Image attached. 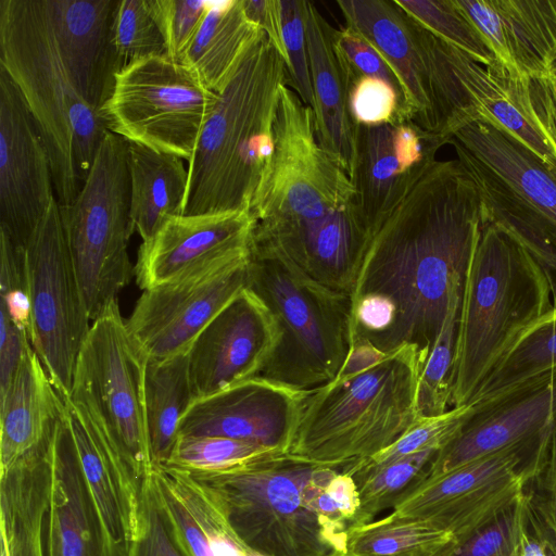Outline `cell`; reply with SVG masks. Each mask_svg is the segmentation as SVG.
Instances as JSON below:
<instances>
[{
  "instance_id": "1",
  "label": "cell",
  "mask_w": 556,
  "mask_h": 556,
  "mask_svg": "<svg viewBox=\"0 0 556 556\" xmlns=\"http://www.w3.org/2000/svg\"><path fill=\"white\" fill-rule=\"evenodd\" d=\"M482 225L477 186L458 159L418 168L366 227L350 294L351 341L383 354L413 344L426 362Z\"/></svg>"
},
{
  "instance_id": "2",
  "label": "cell",
  "mask_w": 556,
  "mask_h": 556,
  "mask_svg": "<svg viewBox=\"0 0 556 556\" xmlns=\"http://www.w3.org/2000/svg\"><path fill=\"white\" fill-rule=\"evenodd\" d=\"M179 470L255 556L348 553L359 508L358 489L350 475L279 453L215 470Z\"/></svg>"
},
{
  "instance_id": "3",
  "label": "cell",
  "mask_w": 556,
  "mask_h": 556,
  "mask_svg": "<svg viewBox=\"0 0 556 556\" xmlns=\"http://www.w3.org/2000/svg\"><path fill=\"white\" fill-rule=\"evenodd\" d=\"M275 150L249 212L251 245L301 264L362 223L350 176L321 148L315 116L294 89H280Z\"/></svg>"
},
{
  "instance_id": "4",
  "label": "cell",
  "mask_w": 556,
  "mask_h": 556,
  "mask_svg": "<svg viewBox=\"0 0 556 556\" xmlns=\"http://www.w3.org/2000/svg\"><path fill=\"white\" fill-rule=\"evenodd\" d=\"M424 363L413 344L383 354L352 341L337 376L309 391L285 456L346 473L391 446L420 419Z\"/></svg>"
},
{
  "instance_id": "5",
  "label": "cell",
  "mask_w": 556,
  "mask_h": 556,
  "mask_svg": "<svg viewBox=\"0 0 556 556\" xmlns=\"http://www.w3.org/2000/svg\"><path fill=\"white\" fill-rule=\"evenodd\" d=\"M286 84L287 64L263 31L217 94L188 162L182 215L249 211L273 159L274 125Z\"/></svg>"
},
{
  "instance_id": "6",
  "label": "cell",
  "mask_w": 556,
  "mask_h": 556,
  "mask_svg": "<svg viewBox=\"0 0 556 556\" xmlns=\"http://www.w3.org/2000/svg\"><path fill=\"white\" fill-rule=\"evenodd\" d=\"M555 309L541 264L506 229L483 222L462 291L451 407L468 405L511 349Z\"/></svg>"
},
{
  "instance_id": "7",
  "label": "cell",
  "mask_w": 556,
  "mask_h": 556,
  "mask_svg": "<svg viewBox=\"0 0 556 556\" xmlns=\"http://www.w3.org/2000/svg\"><path fill=\"white\" fill-rule=\"evenodd\" d=\"M0 67L35 119L59 205H70L109 130L64 64L46 0H0Z\"/></svg>"
},
{
  "instance_id": "8",
  "label": "cell",
  "mask_w": 556,
  "mask_h": 556,
  "mask_svg": "<svg viewBox=\"0 0 556 556\" xmlns=\"http://www.w3.org/2000/svg\"><path fill=\"white\" fill-rule=\"evenodd\" d=\"M248 287L270 308L280 329L260 376L301 390L332 380L350 351V296L270 252H251Z\"/></svg>"
},
{
  "instance_id": "9",
  "label": "cell",
  "mask_w": 556,
  "mask_h": 556,
  "mask_svg": "<svg viewBox=\"0 0 556 556\" xmlns=\"http://www.w3.org/2000/svg\"><path fill=\"white\" fill-rule=\"evenodd\" d=\"M146 363L116 304L92 321L65 401L91 435L128 466L140 488L155 469L144 408Z\"/></svg>"
},
{
  "instance_id": "10",
  "label": "cell",
  "mask_w": 556,
  "mask_h": 556,
  "mask_svg": "<svg viewBox=\"0 0 556 556\" xmlns=\"http://www.w3.org/2000/svg\"><path fill=\"white\" fill-rule=\"evenodd\" d=\"M66 241L91 323L118 304L134 274L128 241V141L108 131L76 199L60 205Z\"/></svg>"
},
{
  "instance_id": "11",
  "label": "cell",
  "mask_w": 556,
  "mask_h": 556,
  "mask_svg": "<svg viewBox=\"0 0 556 556\" xmlns=\"http://www.w3.org/2000/svg\"><path fill=\"white\" fill-rule=\"evenodd\" d=\"M218 96L167 55L137 60L116 76L99 113L109 131L187 163Z\"/></svg>"
},
{
  "instance_id": "12",
  "label": "cell",
  "mask_w": 556,
  "mask_h": 556,
  "mask_svg": "<svg viewBox=\"0 0 556 556\" xmlns=\"http://www.w3.org/2000/svg\"><path fill=\"white\" fill-rule=\"evenodd\" d=\"M554 428L409 488L394 504L395 519L425 521L455 543L517 503L538 473Z\"/></svg>"
},
{
  "instance_id": "13",
  "label": "cell",
  "mask_w": 556,
  "mask_h": 556,
  "mask_svg": "<svg viewBox=\"0 0 556 556\" xmlns=\"http://www.w3.org/2000/svg\"><path fill=\"white\" fill-rule=\"evenodd\" d=\"M31 345L59 394L70 396L91 320L71 258L54 198L26 247Z\"/></svg>"
},
{
  "instance_id": "14",
  "label": "cell",
  "mask_w": 556,
  "mask_h": 556,
  "mask_svg": "<svg viewBox=\"0 0 556 556\" xmlns=\"http://www.w3.org/2000/svg\"><path fill=\"white\" fill-rule=\"evenodd\" d=\"M250 261L251 251L243 252L144 290L126 326L146 356L188 352L218 312L248 287Z\"/></svg>"
},
{
  "instance_id": "15",
  "label": "cell",
  "mask_w": 556,
  "mask_h": 556,
  "mask_svg": "<svg viewBox=\"0 0 556 556\" xmlns=\"http://www.w3.org/2000/svg\"><path fill=\"white\" fill-rule=\"evenodd\" d=\"M54 198L50 161L35 119L0 67V232L25 248Z\"/></svg>"
},
{
  "instance_id": "16",
  "label": "cell",
  "mask_w": 556,
  "mask_h": 556,
  "mask_svg": "<svg viewBox=\"0 0 556 556\" xmlns=\"http://www.w3.org/2000/svg\"><path fill=\"white\" fill-rule=\"evenodd\" d=\"M280 340L276 317L249 287L208 323L188 351L195 399L257 377Z\"/></svg>"
},
{
  "instance_id": "17",
  "label": "cell",
  "mask_w": 556,
  "mask_h": 556,
  "mask_svg": "<svg viewBox=\"0 0 556 556\" xmlns=\"http://www.w3.org/2000/svg\"><path fill=\"white\" fill-rule=\"evenodd\" d=\"M311 390L261 376L199 397L182 417L178 437H223L255 443L285 455L291 446Z\"/></svg>"
},
{
  "instance_id": "18",
  "label": "cell",
  "mask_w": 556,
  "mask_h": 556,
  "mask_svg": "<svg viewBox=\"0 0 556 556\" xmlns=\"http://www.w3.org/2000/svg\"><path fill=\"white\" fill-rule=\"evenodd\" d=\"M471 405L460 430L438 451L418 482L556 427V367L486 403Z\"/></svg>"
},
{
  "instance_id": "19",
  "label": "cell",
  "mask_w": 556,
  "mask_h": 556,
  "mask_svg": "<svg viewBox=\"0 0 556 556\" xmlns=\"http://www.w3.org/2000/svg\"><path fill=\"white\" fill-rule=\"evenodd\" d=\"M252 229L248 210L174 216L142 241L134 267L136 282L144 291L251 251Z\"/></svg>"
},
{
  "instance_id": "20",
  "label": "cell",
  "mask_w": 556,
  "mask_h": 556,
  "mask_svg": "<svg viewBox=\"0 0 556 556\" xmlns=\"http://www.w3.org/2000/svg\"><path fill=\"white\" fill-rule=\"evenodd\" d=\"M454 2L509 74L540 79L556 64V0Z\"/></svg>"
},
{
  "instance_id": "21",
  "label": "cell",
  "mask_w": 556,
  "mask_h": 556,
  "mask_svg": "<svg viewBox=\"0 0 556 556\" xmlns=\"http://www.w3.org/2000/svg\"><path fill=\"white\" fill-rule=\"evenodd\" d=\"M50 467L47 556H119L84 477L67 410L51 434Z\"/></svg>"
},
{
  "instance_id": "22",
  "label": "cell",
  "mask_w": 556,
  "mask_h": 556,
  "mask_svg": "<svg viewBox=\"0 0 556 556\" xmlns=\"http://www.w3.org/2000/svg\"><path fill=\"white\" fill-rule=\"evenodd\" d=\"M58 46L79 93L94 110L119 72L113 41L118 0H46Z\"/></svg>"
},
{
  "instance_id": "23",
  "label": "cell",
  "mask_w": 556,
  "mask_h": 556,
  "mask_svg": "<svg viewBox=\"0 0 556 556\" xmlns=\"http://www.w3.org/2000/svg\"><path fill=\"white\" fill-rule=\"evenodd\" d=\"M441 41L470 98L477 119L501 128L556 168V137L531 96L529 79L511 75L501 65L485 67L458 48Z\"/></svg>"
},
{
  "instance_id": "24",
  "label": "cell",
  "mask_w": 556,
  "mask_h": 556,
  "mask_svg": "<svg viewBox=\"0 0 556 556\" xmlns=\"http://www.w3.org/2000/svg\"><path fill=\"white\" fill-rule=\"evenodd\" d=\"M337 4L346 26L365 37L397 75L406 121L440 138L427 65L406 12L394 0H339Z\"/></svg>"
},
{
  "instance_id": "25",
  "label": "cell",
  "mask_w": 556,
  "mask_h": 556,
  "mask_svg": "<svg viewBox=\"0 0 556 556\" xmlns=\"http://www.w3.org/2000/svg\"><path fill=\"white\" fill-rule=\"evenodd\" d=\"M314 116L319 144L353 179L356 129L349 111V85L333 49L334 28L313 2L304 0Z\"/></svg>"
},
{
  "instance_id": "26",
  "label": "cell",
  "mask_w": 556,
  "mask_h": 556,
  "mask_svg": "<svg viewBox=\"0 0 556 556\" xmlns=\"http://www.w3.org/2000/svg\"><path fill=\"white\" fill-rule=\"evenodd\" d=\"M53 429L39 445L0 470V542L8 556H47Z\"/></svg>"
},
{
  "instance_id": "27",
  "label": "cell",
  "mask_w": 556,
  "mask_h": 556,
  "mask_svg": "<svg viewBox=\"0 0 556 556\" xmlns=\"http://www.w3.org/2000/svg\"><path fill=\"white\" fill-rule=\"evenodd\" d=\"M450 143L464 148L514 194L556 226V168L483 119L458 129Z\"/></svg>"
},
{
  "instance_id": "28",
  "label": "cell",
  "mask_w": 556,
  "mask_h": 556,
  "mask_svg": "<svg viewBox=\"0 0 556 556\" xmlns=\"http://www.w3.org/2000/svg\"><path fill=\"white\" fill-rule=\"evenodd\" d=\"M65 412V401L30 348L0 393V470L39 445Z\"/></svg>"
},
{
  "instance_id": "29",
  "label": "cell",
  "mask_w": 556,
  "mask_h": 556,
  "mask_svg": "<svg viewBox=\"0 0 556 556\" xmlns=\"http://www.w3.org/2000/svg\"><path fill=\"white\" fill-rule=\"evenodd\" d=\"M263 30L250 21L243 0L210 1L208 10L179 63L218 94L231 80L243 55Z\"/></svg>"
},
{
  "instance_id": "30",
  "label": "cell",
  "mask_w": 556,
  "mask_h": 556,
  "mask_svg": "<svg viewBox=\"0 0 556 556\" xmlns=\"http://www.w3.org/2000/svg\"><path fill=\"white\" fill-rule=\"evenodd\" d=\"M130 222L142 241L184 214L188 167L182 159L128 142Z\"/></svg>"
},
{
  "instance_id": "31",
  "label": "cell",
  "mask_w": 556,
  "mask_h": 556,
  "mask_svg": "<svg viewBox=\"0 0 556 556\" xmlns=\"http://www.w3.org/2000/svg\"><path fill=\"white\" fill-rule=\"evenodd\" d=\"M450 144L477 186L483 222L503 227L529 250L544 268L556 302V226L514 194L464 148Z\"/></svg>"
},
{
  "instance_id": "32",
  "label": "cell",
  "mask_w": 556,
  "mask_h": 556,
  "mask_svg": "<svg viewBox=\"0 0 556 556\" xmlns=\"http://www.w3.org/2000/svg\"><path fill=\"white\" fill-rule=\"evenodd\" d=\"M194 400L188 352L165 358L147 357L144 408L154 468L167 463L180 421Z\"/></svg>"
},
{
  "instance_id": "33",
  "label": "cell",
  "mask_w": 556,
  "mask_h": 556,
  "mask_svg": "<svg viewBox=\"0 0 556 556\" xmlns=\"http://www.w3.org/2000/svg\"><path fill=\"white\" fill-rule=\"evenodd\" d=\"M418 168L409 169L400 159L394 141V123L357 126L352 181L366 227L393 202Z\"/></svg>"
},
{
  "instance_id": "34",
  "label": "cell",
  "mask_w": 556,
  "mask_h": 556,
  "mask_svg": "<svg viewBox=\"0 0 556 556\" xmlns=\"http://www.w3.org/2000/svg\"><path fill=\"white\" fill-rule=\"evenodd\" d=\"M454 535L425 521L389 515L352 529L348 553L353 556H439Z\"/></svg>"
},
{
  "instance_id": "35",
  "label": "cell",
  "mask_w": 556,
  "mask_h": 556,
  "mask_svg": "<svg viewBox=\"0 0 556 556\" xmlns=\"http://www.w3.org/2000/svg\"><path fill=\"white\" fill-rule=\"evenodd\" d=\"M556 367V309L525 336L481 384L469 404L486 403Z\"/></svg>"
},
{
  "instance_id": "36",
  "label": "cell",
  "mask_w": 556,
  "mask_h": 556,
  "mask_svg": "<svg viewBox=\"0 0 556 556\" xmlns=\"http://www.w3.org/2000/svg\"><path fill=\"white\" fill-rule=\"evenodd\" d=\"M463 285L451 291L447 312L422 366L417 389L419 417H433L451 409L453 368Z\"/></svg>"
},
{
  "instance_id": "37",
  "label": "cell",
  "mask_w": 556,
  "mask_h": 556,
  "mask_svg": "<svg viewBox=\"0 0 556 556\" xmlns=\"http://www.w3.org/2000/svg\"><path fill=\"white\" fill-rule=\"evenodd\" d=\"M438 451L429 448L410 454L356 478L359 508L352 529L374 521L381 511L392 508L422 478Z\"/></svg>"
},
{
  "instance_id": "38",
  "label": "cell",
  "mask_w": 556,
  "mask_h": 556,
  "mask_svg": "<svg viewBox=\"0 0 556 556\" xmlns=\"http://www.w3.org/2000/svg\"><path fill=\"white\" fill-rule=\"evenodd\" d=\"M428 30L485 67L500 65L483 36L454 0H394Z\"/></svg>"
},
{
  "instance_id": "39",
  "label": "cell",
  "mask_w": 556,
  "mask_h": 556,
  "mask_svg": "<svg viewBox=\"0 0 556 556\" xmlns=\"http://www.w3.org/2000/svg\"><path fill=\"white\" fill-rule=\"evenodd\" d=\"M126 556H191L163 505L154 471L141 484L137 521Z\"/></svg>"
},
{
  "instance_id": "40",
  "label": "cell",
  "mask_w": 556,
  "mask_h": 556,
  "mask_svg": "<svg viewBox=\"0 0 556 556\" xmlns=\"http://www.w3.org/2000/svg\"><path fill=\"white\" fill-rule=\"evenodd\" d=\"M472 410V405L453 407L446 413L433 416L421 417L406 433L396 442L378 453L367 462L352 468L348 475L356 478L408 456L429 448L441 450L460 430L466 418Z\"/></svg>"
},
{
  "instance_id": "41",
  "label": "cell",
  "mask_w": 556,
  "mask_h": 556,
  "mask_svg": "<svg viewBox=\"0 0 556 556\" xmlns=\"http://www.w3.org/2000/svg\"><path fill=\"white\" fill-rule=\"evenodd\" d=\"M113 41L119 71L137 60L166 55V45L149 0H118Z\"/></svg>"
},
{
  "instance_id": "42",
  "label": "cell",
  "mask_w": 556,
  "mask_h": 556,
  "mask_svg": "<svg viewBox=\"0 0 556 556\" xmlns=\"http://www.w3.org/2000/svg\"><path fill=\"white\" fill-rule=\"evenodd\" d=\"M268 453L278 452L255 443L229 438L182 435L177 438L170 456L163 467L184 470H215Z\"/></svg>"
},
{
  "instance_id": "43",
  "label": "cell",
  "mask_w": 556,
  "mask_h": 556,
  "mask_svg": "<svg viewBox=\"0 0 556 556\" xmlns=\"http://www.w3.org/2000/svg\"><path fill=\"white\" fill-rule=\"evenodd\" d=\"M333 49L349 89L362 77H372L388 83L396 91L406 121L405 94L402 84L378 50L361 34L345 26L333 31Z\"/></svg>"
},
{
  "instance_id": "44",
  "label": "cell",
  "mask_w": 556,
  "mask_h": 556,
  "mask_svg": "<svg viewBox=\"0 0 556 556\" xmlns=\"http://www.w3.org/2000/svg\"><path fill=\"white\" fill-rule=\"evenodd\" d=\"M527 526L544 543L548 556H556V427L545 458L525 491Z\"/></svg>"
},
{
  "instance_id": "45",
  "label": "cell",
  "mask_w": 556,
  "mask_h": 556,
  "mask_svg": "<svg viewBox=\"0 0 556 556\" xmlns=\"http://www.w3.org/2000/svg\"><path fill=\"white\" fill-rule=\"evenodd\" d=\"M526 525L527 506L523 495L464 541L451 543L439 556H511Z\"/></svg>"
},
{
  "instance_id": "46",
  "label": "cell",
  "mask_w": 556,
  "mask_h": 556,
  "mask_svg": "<svg viewBox=\"0 0 556 556\" xmlns=\"http://www.w3.org/2000/svg\"><path fill=\"white\" fill-rule=\"evenodd\" d=\"M0 313L31 338V309L25 248L0 232Z\"/></svg>"
},
{
  "instance_id": "47",
  "label": "cell",
  "mask_w": 556,
  "mask_h": 556,
  "mask_svg": "<svg viewBox=\"0 0 556 556\" xmlns=\"http://www.w3.org/2000/svg\"><path fill=\"white\" fill-rule=\"evenodd\" d=\"M278 10L290 86L313 110L314 93L308 63L304 0H278Z\"/></svg>"
},
{
  "instance_id": "48",
  "label": "cell",
  "mask_w": 556,
  "mask_h": 556,
  "mask_svg": "<svg viewBox=\"0 0 556 556\" xmlns=\"http://www.w3.org/2000/svg\"><path fill=\"white\" fill-rule=\"evenodd\" d=\"M149 4L163 35L166 55L178 62L198 33L210 1L149 0Z\"/></svg>"
},
{
  "instance_id": "49",
  "label": "cell",
  "mask_w": 556,
  "mask_h": 556,
  "mask_svg": "<svg viewBox=\"0 0 556 556\" xmlns=\"http://www.w3.org/2000/svg\"><path fill=\"white\" fill-rule=\"evenodd\" d=\"M349 111L356 126H378L404 122L401 100L388 83L362 77L349 89Z\"/></svg>"
},
{
  "instance_id": "50",
  "label": "cell",
  "mask_w": 556,
  "mask_h": 556,
  "mask_svg": "<svg viewBox=\"0 0 556 556\" xmlns=\"http://www.w3.org/2000/svg\"><path fill=\"white\" fill-rule=\"evenodd\" d=\"M154 478L163 505L191 556H214L208 538L159 469Z\"/></svg>"
},
{
  "instance_id": "51",
  "label": "cell",
  "mask_w": 556,
  "mask_h": 556,
  "mask_svg": "<svg viewBox=\"0 0 556 556\" xmlns=\"http://www.w3.org/2000/svg\"><path fill=\"white\" fill-rule=\"evenodd\" d=\"M30 348L28 334L0 313V393L9 387Z\"/></svg>"
},
{
  "instance_id": "52",
  "label": "cell",
  "mask_w": 556,
  "mask_h": 556,
  "mask_svg": "<svg viewBox=\"0 0 556 556\" xmlns=\"http://www.w3.org/2000/svg\"><path fill=\"white\" fill-rule=\"evenodd\" d=\"M243 8L248 18L268 36L287 64V54L281 36L278 0H243Z\"/></svg>"
},
{
  "instance_id": "53",
  "label": "cell",
  "mask_w": 556,
  "mask_h": 556,
  "mask_svg": "<svg viewBox=\"0 0 556 556\" xmlns=\"http://www.w3.org/2000/svg\"><path fill=\"white\" fill-rule=\"evenodd\" d=\"M531 92L556 136V64L540 79H529Z\"/></svg>"
},
{
  "instance_id": "54",
  "label": "cell",
  "mask_w": 556,
  "mask_h": 556,
  "mask_svg": "<svg viewBox=\"0 0 556 556\" xmlns=\"http://www.w3.org/2000/svg\"><path fill=\"white\" fill-rule=\"evenodd\" d=\"M511 556H548L542 540L526 525Z\"/></svg>"
},
{
  "instance_id": "55",
  "label": "cell",
  "mask_w": 556,
  "mask_h": 556,
  "mask_svg": "<svg viewBox=\"0 0 556 556\" xmlns=\"http://www.w3.org/2000/svg\"><path fill=\"white\" fill-rule=\"evenodd\" d=\"M0 556H8V552L3 543H0Z\"/></svg>"
},
{
  "instance_id": "56",
  "label": "cell",
  "mask_w": 556,
  "mask_h": 556,
  "mask_svg": "<svg viewBox=\"0 0 556 556\" xmlns=\"http://www.w3.org/2000/svg\"><path fill=\"white\" fill-rule=\"evenodd\" d=\"M336 556H353V555H351L349 553H343V554H339V555H336Z\"/></svg>"
}]
</instances>
